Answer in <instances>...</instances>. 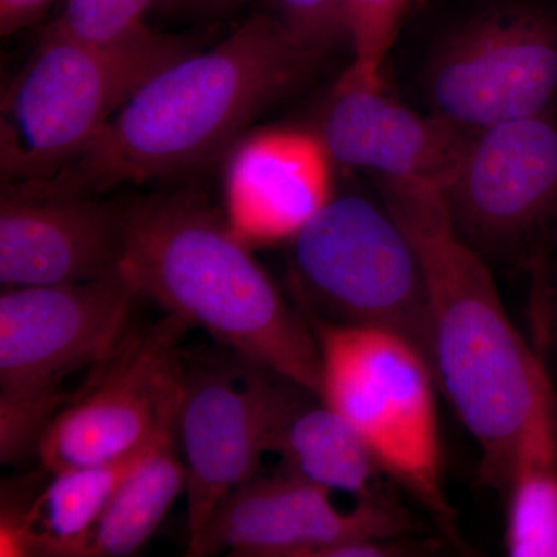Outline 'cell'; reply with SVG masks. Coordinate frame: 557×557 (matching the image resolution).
Wrapping results in <instances>:
<instances>
[{
    "label": "cell",
    "instance_id": "6da1fadb",
    "mask_svg": "<svg viewBox=\"0 0 557 557\" xmlns=\"http://www.w3.org/2000/svg\"><path fill=\"white\" fill-rule=\"evenodd\" d=\"M318 61L271 11L255 14L218 46L146 81L57 174L21 186L94 196L201 166Z\"/></svg>",
    "mask_w": 557,
    "mask_h": 557
},
{
    "label": "cell",
    "instance_id": "7a4b0ae2",
    "mask_svg": "<svg viewBox=\"0 0 557 557\" xmlns=\"http://www.w3.org/2000/svg\"><path fill=\"white\" fill-rule=\"evenodd\" d=\"M384 205L420 256L437 387L480 453L479 475L505 491L520 434L555 394L509 319L487 260L458 234L437 186L383 180Z\"/></svg>",
    "mask_w": 557,
    "mask_h": 557
},
{
    "label": "cell",
    "instance_id": "3957f363",
    "mask_svg": "<svg viewBox=\"0 0 557 557\" xmlns=\"http://www.w3.org/2000/svg\"><path fill=\"white\" fill-rule=\"evenodd\" d=\"M249 249L205 201L152 197L127 207L119 271L139 298L321 398L313 327Z\"/></svg>",
    "mask_w": 557,
    "mask_h": 557
},
{
    "label": "cell",
    "instance_id": "277c9868",
    "mask_svg": "<svg viewBox=\"0 0 557 557\" xmlns=\"http://www.w3.org/2000/svg\"><path fill=\"white\" fill-rule=\"evenodd\" d=\"M190 46L148 25L112 42L47 28L2 101L3 180L21 185L57 174L146 81L188 57Z\"/></svg>",
    "mask_w": 557,
    "mask_h": 557
},
{
    "label": "cell",
    "instance_id": "5b68a950",
    "mask_svg": "<svg viewBox=\"0 0 557 557\" xmlns=\"http://www.w3.org/2000/svg\"><path fill=\"white\" fill-rule=\"evenodd\" d=\"M139 298L123 274L0 295V460L38 456L44 431L70 401L64 384L97 370L129 333Z\"/></svg>",
    "mask_w": 557,
    "mask_h": 557
},
{
    "label": "cell",
    "instance_id": "8992f818",
    "mask_svg": "<svg viewBox=\"0 0 557 557\" xmlns=\"http://www.w3.org/2000/svg\"><path fill=\"white\" fill-rule=\"evenodd\" d=\"M309 322L321 354L322 401L358 429L381 471L458 541L443 485L437 381L423 351L387 330Z\"/></svg>",
    "mask_w": 557,
    "mask_h": 557
},
{
    "label": "cell",
    "instance_id": "52a82bcc",
    "mask_svg": "<svg viewBox=\"0 0 557 557\" xmlns=\"http://www.w3.org/2000/svg\"><path fill=\"white\" fill-rule=\"evenodd\" d=\"M289 245L307 319L397 333L431 364L426 276L386 205L361 196L333 197Z\"/></svg>",
    "mask_w": 557,
    "mask_h": 557
},
{
    "label": "cell",
    "instance_id": "ba28073f",
    "mask_svg": "<svg viewBox=\"0 0 557 557\" xmlns=\"http://www.w3.org/2000/svg\"><path fill=\"white\" fill-rule=\"evenodd\" d=\"M423 84L431 113L469 134L549 113L557 100V17L525 0L475 11L435 44Z\"/></svg>",
    "mask_w": 557,
    "mask_h": 557
},
{
    "label": "cell",
    "instance_id": "9c48e42d",
    "mask_svg": "<svg viewBox=\"0 0 557 557\" xmlns=\"http://www.w3.org/2000/svg\"><path fill=\"white\" fill-rule=\"evenodd\" d=\"M186 327L166 314L152 327L127 333L44 431L42 468L53 474L115 460L175 420L186 372L180 351Z\"/></svg>",
    "mask_w": 557,
    "mask_h": 557
},
{
    "label": "cell",
    "instance_id": "30bf717a",
    "mask_svg": "<svg viewBox=\"0 0 557 557\" xmlns=\"http://www.w3.org/2000/svg\"><path fill=\"white\" fill-rule=\"evenodd\" d=\"M440 193L483 258L520 255L557 219V120L544 113L475 132Z\"/></svg>",
    "mask_w": 557,
    "mask_h": 557
},
{
    "label": "cell",
    "instance_id": "8fae6325",
    "mask_svg": "<svg viewBox=\"0 0 557 557\" xmlns=\"http://www.w3.org/2000/svg\"><path fill=\"white\" fill-rule=\"evenodd\" d=\"M285 379L242 359L186 366L177 423L188 469V556L225 498L258 472Z\"/></svg>",
    "mask_w": 557,
    "mask_h": 557
},
{
    "label": "cell",
    "instance_id": "7c38bea8",
    "mask_svg": "<svg viewBox=\"0 0 557 557\" xmlns=\"http://www.w3.org/2000/svg\"><path fill=\"white\" fill-rule=\"evenodd\" d=\"M418 523L376 493L341 511L332 491L285 472L249 479L220 505L189 556L319 557L346 542L406 537Z\"/></svg>",
    "mask_w": 557,
    "mask_h": 557
},
{
    "label": "cell",
    "instance_id": "4fadbf2b",
    "mask_svg": "<svg viewBox=\"0 0 557 557\" xmlns=\"http://www.w3.org/2000/svg\"><path fill=\"white\" fill-rule=\"evenodd\" d=\"M127 207L94 196L9 186L0 205V282L76 284L119 273Z\"/></svg>",
    "mask_w": 557,
    "mask_h": 557
},
{
    "label": "cell",
    "instance_id": "5bb4252c",
    "mask_svg": "<svg viewBox=\"0 0 557 557\" xmlns=\"http://www.w3.org/2000/svg\"><path fill=\"white\" fill-rule=\"evenodd\" d=\"M472 135L434 113L413 112L346 70L330 97L319 139L344 166L440 189Z\"/></svg>",
    "mask_w": 557,
    "mask_h": 557
},
{
    "label": "cell",
    "instance_id": "9a60e30c",
    "mask_svg": "<svg viewBox=\"0 0 557 557\" xmlns=\"http://www.w3.org/2000/svg\"><path fill=\"white\" fill-rule=\"evenodd\" d=\"M330 156L319 137L274 129L245 139L225 178V222L248 248L289 242L332 196Z\"/></svg>",
    "mask_w": 557,
    "mask_h": 557
},
{
    "label": "cell",
    "instance_id": "2e32d148",
    "mask_svg": "<svg viewBox=\"0 0 557 557\" xmlns=\"http://www.w3.org/2000/svg\"><path fill=\"white\" fill-rule=\"evenodd\" d=\"M269 454L299 478L350 496L376 494L379 460L357 428L327 403L285 381L271 428Z\"/></svg>",
    "mask_w": 557,
    "mask_h": 557
},
{
    "label": "cell",
    "instance_id": "e0dca14e",
    "mask_svg": "<svg viewBox=\"0 0 557 557\" xmlns=\"http://www.w3.org/2000/svg\"><path fill=\"white\" fill-rule=\"evenodd\" d=\"M175 420L141 448L126 456L53 472L50 482L33 498L28 508L33 556L83 557L91 531L116 491L149 456Z\"/></svg>",
    "mask_w": 557,
    "mask_h": 557
},
{
    "label": "cell",
    "instance_id": "ac0fdd59",
    "mask_svg": "<svg viewBox=\"0 0 557 557\" xmlns=\"http://www.w3.org/2000/svg\"><path fill=\"white\" fill-rule=\"evenodd\" d=\"M505 494L508 555L557 557L556 394L539 406L520 434Z\"/></svg>",
    "mask_w": 557,
    "mask_h": 557
},
{
    "label": "cell",
    "instance_id": "d6986e66",
    "mask_svg": "<svg viewBox=\"0 0 557 557\" xmlns=\"http://www.w3.org/2000/svg\"><path fill=\"white\" fill-rule=\"evenodd\" d=\"M175 423L116 491L91 531L83 557L135 555L186 493L188 469L180 458Z\"/></svg>",
    "mask_w": 557,
    "mask_h": 557
},
{
    "label": "cell",
    "instance_id": "ffe728a7",
    "mask_svg": "<svg viewBox=\"0 0 557 557\" xmlns=\"http://www.w3.org/2000/svg\"><path fill=\"white\" fill-rule=\"evenodd\" d=\"M409 0H346L347 39L354 50L348 72L381 86V72L394 46Z\"/></svg>",
    "mask_w": 557,
    "mask_h": 557
},
{
    "label": "cell",
    "instance_id": "44dd1931",
    "mask_svg": "<svg viewBox=\"0 0 557 557\" xmlns=\"http://www.w3.org/2000/svg\"><path fill=\"white\" fill-rule=\"evenodd\" d=\"M159 0H67L50 28L91 42H112L146 27L145 16Z\"/></svg>",
    "mask_w": 557,
    "mask_h": 557
},
{
    "label": "cell",
    "instance_id": "7402d4cb",
    "mask_svg": "<svg viewBox=\"0 0 557 557\" xmlns=\"http://www.w3.org/2000/svg\"><path fill=\"white\" fill-rule=\"evenodd\" d=\"M271 13L318 58L347 38L346 0H271Z\"/></svg>",
    "mask_w": 557,
    "mask_h": 557
},
{
    "label": "cell",
    "instance_id": "603a6c76",
    "mask_svg": "<svg viewBox=\"0 0 557 557\" xmlns=\"http://www.w3.org/2000/svg\"><path fill=\"white\" fill-rule=\"evenodd\" d=\"M534 276V306L541 313L542 333L557 359V281H553L545 269L544 256L531 260Z\"/></svg>",
    "mask_w": 557,
    "mask_h": 557
},
{
    "label": "cell",
    "instance_id": "cb8c5ba5",
    "mask_svg": "<svg viewBox=\"0 0 557 557\" xmlns=\"http://www.w3.org/2000/svg\"><path fill=\"white\" fill-rule=\"evenodd\" d=\"M51 0H0V33L10 36L38 20Z\"/></svg>",
    "mask_w": 557,
    "mask_h": 557
},
{
    "label": "cell",
    "instance_id": "d4e9b609",
    "mask_svg": "<svg viewBox=\"0 0 557 557\" xmlns=\"http://www.w3.org/2000/svg\"><path fill=\"white\" fill-rule=\"evenodd\" d=\"M244 0H171L174 5L190 11V13L201 14V16H220L223 13H230L240 5Z\"/></svg>",
    "mask_w": 557,
    "mask_h": 557
}]
</instances>
